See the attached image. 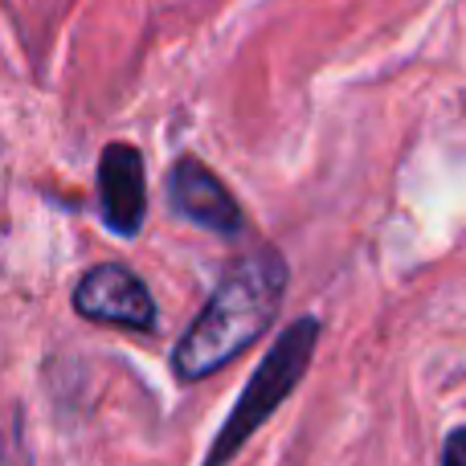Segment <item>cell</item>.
Wrapping results in <instances>:
<instances>
[{"mask_svg":"<svg viewBox=\"0 0 466 466\" xmlns=\"http://www.w3.org/2000/svg\"><path fill=\"white\" fill-rule=\"evenodd\" d=\"M282 290H287V262L274 246H258L238 258L172 348L177 377L205 380L238 352H246L279 315Z\"/></svg>","mask_w":466,"mask_h":466,"instance_id":"obj_1","label":"cell"},{"mask_svg":"<svg viewBox=\"0 0 466 466\" xmlns=\"http://www.w3.org/2000/svg\"><path fill=\"white\" fill-rule=\"evenodd\" d=\"M442 466H466V426L454 430L442 446Z\"/></svg>","mask_w":466,"mask_h":466,"instance_id":"obj_6","label":"cell"},{"mask_svg":"<svg viewBox=\"0 0 466 466\" xmlns=\"http://www.w3.org/2000/svg\"><path fill=\"white\" fill-rule=\"evenodd\" d=\"M98 218L119 238H136L147 221V172L131 144H106L98 156Z\"/></svg>","mask_w":466,"mask_h":466,"instance_id":"obj_4","label":"cell"},{"mask_svg":"<svg viewBox=\"0 0 466 466\" xmlns=\"http://www.w3.org/2000/svg\"><path fill=\"white\" fill-rule=\"evenodd\" d=\"M315 344H319V319H315V315H303V319H295L287 331H279L270 352L262 356V364H258L254 377L246 380L241 397L233 401L229 418L221 421L218 438H213L209 454H205V466H226L233 454L279 413V405L287 401V397L295 393V385L303 380Z\"/></svg>","mask_w":466,"mask_h":466,"instance_id":"obj_2","label":"cell"},{"mask_svg":"<svg viewBox=\"0 0 466 466\" xmlns=\"http://www.w3.org/2000/svg\"><path fill=\"white\" fill-rule=\"evenodd\" d=\"M74 311L90 323H111V328L131 331H156L160 323L147 282L123 262H103L82 274L74 287Z\"/></svg>","mask_w":466,"mask_h":466,"instance_id":"obj_3","label":"cell"},{"mask_svg":"<svg viewBox=\"0 0 466 466\" xmlns=\"http://www.w3.org/2000/svg\"><path fill=\"white\" fill-rule=\"evenodd\" d=\"M168 201L185 221L209 229V233H241L246 229V213L233 201V193L205 168L197 156H180L168 172Z\"/></svg>","mask_w":466,"mask_h":466,"instance_id":"obj_5","label":"cell"}]
</instances>
